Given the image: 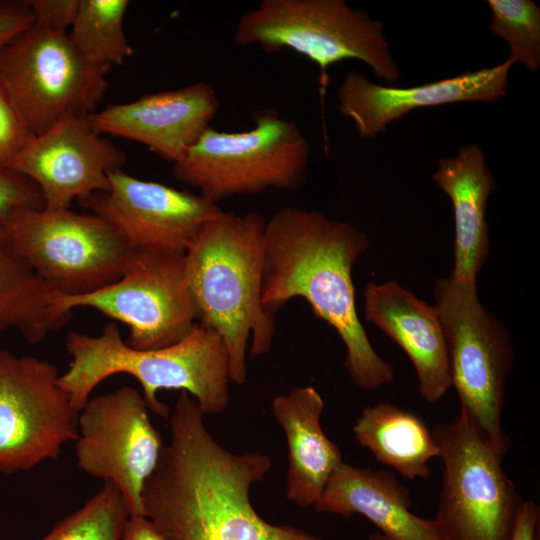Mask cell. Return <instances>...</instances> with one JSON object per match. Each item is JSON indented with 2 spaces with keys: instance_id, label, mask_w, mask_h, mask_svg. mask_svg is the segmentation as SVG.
I'll use <instances>...</instances> for the list:
<instances>
[{
  "instance_id": "obj_1",
  "label": "cell",
  "mask_w": 540,
  "mask_h": 540,
  "mask_svg": "<svg viewBox=\"0 0 540 540\" xmlns=\"http://www.w3.org/2000/svg\"><path fill=\"white\" fill-rule=\"evenodd\" d=\"M204 416L181 391L170 417V441L144 487L145 516L169 540H324L258 515L250 488L268 473L270 458L226 450Z\"/></svg>"
},
{
  "instance_id": "obj_2",
  "label": "cell",
  "mask_w": 540,
  "mask_h": 540,
  "mask_svg": "<svg viewBox=\"0 0 540 540\" xmlns=\"http://www.w3.org/2000/svg\"><path fill=\"white\" fill-rule=\"evenodd\" d=\"M262 304L273 316L292 298L307 301L346 348L344 367L361 389L391 383L393 365L372 347L358 317L352 271L369 247L355 225L314 210L283 207L266 221Z\"/></svg>"
},
{
  "instance_id": "obj_3",
  "label": "cell",
  "mask_w": 540,
  "mask_h": 540,
  "mask_svg": "<svg viewBox=\"0 0 540 540\" xmlns=\"http://www.w3.org/2000/svg\"><path fill=\"white\" fill-rule=\"evenodd\" d=\"M266 219L250 211H223L208 221L185 251L186 278L199 311V323L219 334L226 347L230 382L247 378L250 357L270 351L275 316L262 304Z\"/></svg>"
},
{
  "instance_id": "obj_4",
  "label": "cell",
  "mask_w": 540,
  "mask_h": 540,
  "mask_svg": "<svg viewBox=\"0 0 540 540\" xmlns=\"http://www.w3.org/2000/svg\"><path fill=\"white\" fill-rule=\"evenodd\" d=\"M65 345L71 361L58 383L78 412L97 385L117 374L134 377L148 409L165 419L169 407L157 396L162 389L187 392L205 415L219 414L228 406L226 347L217 332L199 322L181 341L158 349L130 347L114 322L98 336L71 331Z\"/></svg>"
},
{
  "instance_id": "obj_5",
  "label": "cell",
  "mask_w": 540,
  "mask_h": 540,
  "mask_svg": "<svg viewBox=\"0 0 540 540\" xmlns=\"http://www.w3.org/2000/svg\"><path fill=\"white\" fill-rule=\"evenodd\" d=\"M243 132L208 127L173 163V175L208 200L250 196L269 188L296 190L308 174L309 144L298 125L267 108Z\"/></svg>"
},
{
  "instance_id": "obj_6",
  "label": "cell",
  "mask_w": 540,
  "mask_h": 540,
  "mask_svg": "<svg viewBox=\"0 0 540 540\" xmlns=\"http://www.w3.org/2000/svg\"><path fill=\"white\" fill-rule=\"evenodd\" d=\"M384 28L344 0H262L240 16L233 37L266 53L290 49L306 57L319 67L324 92L328 69L345 60L362 61L388 83L400 78Z\"/></svg>"
},
{
  "instance_id": "obj_7",
  "label": "cell",
  "mask_w": 540,
  "mask_h": 540,
  "mask_svg": "<svg viewBox=\"0 0 540 540\" xmlns=\"http://www.w3.org/2000/svg\"><path fill=\"white\" fill-rule=\"evenodd\" d=\"M460 411L503 457L510 446L502 423L514 349L504 324L480 302L476 282L461 285L451 274L434 285Z\"/></svg>"
},
{
  "instance_id": "obj_8",
  "label": "cell",
  "mask_w": 540,
  "mask_h": 540,
  "mask_svg": "<svg viewBox=\"0 0 540 540\" xmlns=\"http://www.w3.org/2000/svg\"><path fill=\"white\" fill-rule=\"evenodd\" d=\"M0 229L12 249L62 295L90 293L117 281L135 251L91 212L22 209L1 219Z\"/></svg>"
},
{
  "instance_id": "obj_9",
  "label": "cell",
  "mask_w": 540,
  "mask_h": 540,
  "mask_svg": "<svg viewBox=\"0 0 540 540\" xmlns=\"http://www.w3.org/2000/svg\"><path fill=\"white\" fill-rule=\"evenodd\" d=\"M443 462L434 519L444 540H510L523 501L498 453L461 412L431 430Z\"/></svg>"
},
{
  "instance_id": "obj_10",
  "label": "cell",
  "mask_w": 540,
  "mask_h": 540,
  "mask_svg": "<svg viewBox=\"0 0 540 540\" xmlns=\"http://www.w3.org/2000/svg\"><path fill=\"white\" fill-rule=\"evenodd\" d=\"M106 74L84 60L68 33L35 23L0 48V80L33 136L66 114L95 112Z\"/></svg>"
},
{
  "instance_id": "obj_11",
  "label": "cell",
  "mask_w": 540,
  "mask_h": 540,
  "mask_svg": "<svg viewBox=\"0 0 540 540\" xmlns=\"http://www.w3.org/2000/svg\"><path fill=\"white\" fill-rule=\"evenodd\" d=\"M60 303L70 311L92 308L125 324L126 343L140 350L175 344L199 322L183 255L154 251L135 250L117 281L82 295L60 294Z\"/></svg>"
},
{
  "instance_id": "obj_12",
  "label": "cell",
  "mask_w": 540,
  "mask_h": 540,
  "mask_svg": "<svg viewBox=\"0 0 540 540\" xmlns=\"http://www.w3.org/2000/svg\"><path fill=\"white\" fill-rule=\"evenodd\" d=\"M56 366L0 350V473L55 460L78 436V415Z\"/></svg>"
},
{
  "instance_id": "obj_13",
  "label": "cell",
  "mask_w": 540,
  "mask_h": 540,
  "mask_svg": "<svg viewBox=\"0 0 540 540\" xmlns=\"http://www.w3.org/2000/svg\"><path fill=\"white\" fill-rule=\"evenodd\" d=\"M148 411L143 395L123 386L90 397L78 415V467L114 484L129 515L145 516L144 487L164 449Z\"/></svg>"
},
{
  "instance_id": "obj_14",
  "label": "cell",
  "mask_w": 540,
  "mask_h": 540,
  "mask_svg": "<svg viewBox=\"0 0 540 540\" xmlns=\"http://www.w3.org/2000/svg\"><path fill=\"white\" fill-rule=\"evenodd\" d=\"M133 250L184 255L199 230L223 210L200 194L110 173L105 190L79 200Z\"/></svg>"
},
{
  "instance_id": "obj_15",
  "label": "cell",
  "mask_w": 540,
  "mask_h": 540,
  "mask_svg": "<svg viewBox=\"0 0 540 540\" xmlns=\"http://www.w3.org/2000/svg\"><path fill=\"white\" fill-rule=\"evenodd\" d=\"M124 162V152L94 130L87 116L69 113L34 136L7 168L37 186L45 209L62 210L105 190L110 173Z\"/></svg>"
},
{
  "instance_id": "obj_16",
  "label": "cell",
  "mask_w": 540,
  "mask_h": 540,
  "mask_svg": "<svg viewBox=\"0 0 540 540\" xmlns=\"http://www.w3.org/2000/svg\"><path fill=\"white\" fill-rule=\"evenodd\" d=\"M514 62L469 71L458 76L413 87L373 83L355 70L348 71L338 89V109L349 118L363 139H373L408 112L458 102H496L508 90Z\"/></svg>"
},
{
  "instance_id": "obj_17",
  "label": "cell",
  "mask_w": 540,
  "mask_h": 540,
  "mask_svg": "<svg viewBox=\"0 0 540 540\" xmlns=\"http://www.w3.org/2000/svg\"><path fill=\"white\" fill-rule=\"evenodd\" d=\"M219 105L213 87L199 81L108 105L89 114L87 120L99 134L142 143L174 163L210 127Z\"/></svg>"
},
{
  "instance_id": "obj_18",
  "label": "cell",
  "mask_w": 540,
  "mask_h": 540,
  "mask_svg": "<svg viewBox=\"0 0 540 540\" xmlns=\"http://www.w3.org/2000/svg\"><path fill=\"white\" fill-rule=\"evenodd\" d=\"M363 296L365 319L407 354L421 397L430 404L439 402L452 384L445 337L435 306L393 280L367 283Z\"/></svg>"
},
{
  "instance_id": "obj_19",
  "label": "cell",
  "mask_w": 540,
  "mask_h": 540,
  "mask_svg": "<svg viewBox=\"0 0 540 540\" xmlns=\"http://www.w3.org/2000/svg\"><path fill=\"white\" fill-rule=\"evenodd\" d=\"M411 505L409 490L393 473L342 462L313 506L345 519L360 514L391 540H444L435 521L415 515Z\"/></svg>"
},
{
  "instance_id": "obj_20",
  "label": "cell",
  "mask_w": 540,
  "mask_h": 540,
  "mask_svg": "<svg viewBox=\"0 0 540 540\" xmlns=\"http://www.w3.org/2000/svg\"><path fill=\"white\" fill-rule=\"evenodd\" d=\"M433 181L450 198L454 210V268L461 285L476 282L489 255L486 207L496 187L485 155L477 144L462 146L457 155L441 158Z\"/></svg>"
},
{
  "instance_id": "obj_21",
  "label": "cell",
  "mask_w": 540,
  "mask_h": 540,
  "mask_svg": "<svg viewBox=\"0 0 540 540\" xmlns=\"http://www.w3.org/2000/svg\"><path fill=\"white\" fill-rule=\"evenodd\" d=\"M324 406L322 396L313 386L293 388L272 402L273 414L288 445L286 496L300 507L317 502L343 462L339 447L321 427Z\"/></svg>"
},
{
  "instance_id": "obj_22",
  "label": "cell",
  "mask_w": 540,
  "mask_h": 540,
  "mask_svg": "<svg viewBox=\"0 0 540 540\" xmlns=\"http://www.w3.org/2000/svg\"><path fill=\"white\" fill-rule=\"evenodd\" d=\"M356 442L381 464L409 480L427 479L428 463L439 449L425 422L395 404L379 402L363 408L353 425Z\"/></svg>"
},
{
  "instance_id": "obj_23",
  "label": "cell",
  "mask_w": 540,
  "mask_h": 540,
  "mask_svg": "<svg viewBox=\"0 0 540 540\" xmlns=\"http://www.w3.org/2000/svg\"><path fill=\"white\" fill-rule=\"evenodd\" d=\"M72 311L12 249L0 229V332L18 331L31 344L64 327Z\"/></svg>"
},
{
  "instance_id": "obj_24",
  "label": "cell",
  "mask_w": 540,
  "mask_h": 540,
  "mask_svg": "<svg viewBox=\"0 0 540 540\" xmlns=\"http://www.w3.org/2000/svg\"><path fill=\"white\" fill-rule=\"evenodd\" d=\"M128 0H79L68 37L77 52L95 68L107 73L130 57L123 28Z\"/></svg>"
},
{
  "instance_id": "obj_25",
  "label": "cell",
  "mask_w": 540,
  "mask_h": 540,
  "mask_svg": "<svg viewBox=\"0 0 540 540\" xmlns=\"http://www.w3.org/2000/svg\"><path fill=\"white\" fill-rule=\"evenodd\" d=\"M128 516L119 490L111 482H103L91 498L40 540H120Z\"/></svg>"
},
{
  "instance_id": "obj_26",
  "label": "cell",
  "mask_w": 540,
  "mask_h": 540,
  "mask_svg": "<svg viewBox=\"0 0 540 540\" xmlns=\"http://www.w3.org/2000/svg\"><path fill=\"white\" fill-rule=\"evenodd\" d=\"M490 31L504 39L509 59L535 72L540 68V8L531 0H488Z\"/></svg>"
},
{
  "instance_id": "obj_27",
  "label": "cell",
  "mask_w": 540,
  "mask_h": 540,
  "mask_svg": "<svg viewBox=\"0 0 540 540\" xmlns=\"http://www.w3.org/2000/svg\"><path fill=\"white\" fill-rule=\"evenodd\" d=\"M33 137L0 80V165L7 167Z\"/></svg>"
},
{
  "instance_id": "obj_28",
  "label": "cell",
  "mask_w": 540,
  "mask_h": 540,
  "mask_svg": "<svg viewBox=\"0 0 540 540\" xmlns=\"http://www.w3.org/2000/svg\"><path fill=\"white\" fill-rule=\"evenodd\" d=\"M28 208H44L37 186L21 174L0 165V220Z\"/></svg>"
},
{
  "instance_id": "obj_29",
  "label": "cell",
  "mask_w": 540,
  "mask_h": 540,
  "mask_svg": "<svg viewBox=\"0 0 540 540\" xmlns=\"http://www.w3.org/2000/svg\"><path fill=\"white\" fill-rule=\"evenodd\" d=\"M35 24L68 33L75 19L79 0H26Z\"/></svg>"
},
{
  "instance_id": "obj_30",
  "label": "cell",
  "mask_w": 540,
  "mask_h": 540,
  "mask_svg": "<svg viewBox=\"0 0 540 540\" xmlns=\"http://www.w3.org/2000/svg\"><path fill=\"white\" fill-rule=\"evenodd\" d=\"M34 22L26 1H0V48Z\"/></svg>"
},
{
  "instance_id": "obj_31",
  "label": "cell",
  "mask_w": 540,
  "mask_h": 540,
  "mask_svg": "<svg viewBox=\"0 0 540 540\" xmlns=\"http://www.w3.org/2000/svg\"><path fill=\"white\" fill-rule=\"evenodd\" d=\"M539 506L532 500H523L517 510L510 540H538Z\"/></svg>"
},
{
  "instance_id": "obj_32",
  "label": "cell",
  "mask_w": 540,
  "mask_h": 540,
  "mask_svg": "<svg viewBox=\"0 0 540 540\" xmlns=\"http://www.w3.org/2000/svg\"><path fill=\"white\" fill-rule=\"evenodd\" d=\"M120 540H169L149 519L143 515H129Z\"/></svg>"
},
{
  "instance_id": "obj_33",
  "label": "cell",
  "mask_w": 540,
  "mask_h": 540,
  "mask_svg": "<svg viewBox=\"0 0 540 540\" xmlns=\"http://www.w3.org/2000/svg\"><path fill=\"white\" fill-rule=\"evenodd\" d=\"M368 540H391L381 533H374L368 537Z\"/></svg>"
}]
</instances>
